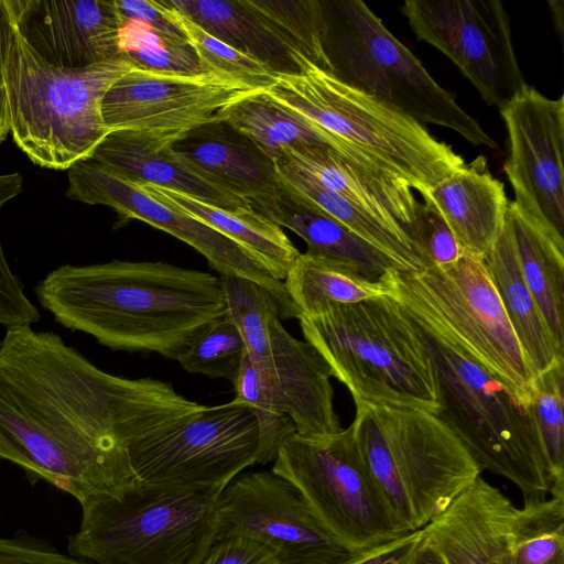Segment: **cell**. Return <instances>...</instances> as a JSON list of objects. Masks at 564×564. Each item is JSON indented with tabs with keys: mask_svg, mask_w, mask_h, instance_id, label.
<instances>
[{
	"mask_svg": "<svg viewBox=\"0 0 564 564\" xmlns=\"http://www.w3.org/2000/svg\"><path fill=\"white\" fill-rule=\"evenodd\" d=\"M499 109L508 134L503 171L512 202L564 241V96L550 99L525 84Z\"/></svg>",
	"mask_w": 564,
	"mask_h": 564,
	"instance_id": "obj_18",
	"label": "cell"
},
{
	"mask_svg": "<svg viewBox=\"0 0 564 564\" xmlns=\"http://www.w3.org/2000/svg\"><path fill=\"white\" fill-rule=\"evenodd\" d=\"M35 294L68 329L115 350L175 360L226 313L220 278L161 261L65 264L41 280Z\"/></svg>",
	"mask_w": 564,
	"mask_h": 564,
	"instance_id": "obj_2",
	"label": "cell"
},
{
	"mask_svg": "<svg viewBox=\"0 0 564 564\" xmlns=\"http://www.w3.org/2000/svg\"><path fill=\"white\" fill-rule=\"evenodd\" d=\"M506 220L518 262L557 352L564 357V241L509 202Z\"/></svg>",
	"mask_w": 564,
	"mask_h": 564,
	"instance_id": "obj_28",
	"label": "cell"
},
{
	"mask_svg": "<svg viewBox=\"0 0 564 564\" xmlns=\"http://www.w3.org/2000/svg\"><path fill=\"white\" fill-rule=\"evenodd\" d=\"M413 241L423 258L424 267L452 264L465 253L437 210L424 200L416 208Z\"/></svg>",
	"mask_w": 564,
	"mask_h": 564,
	"instance_id": "obj_41",
	"label": "cell"
},
{
	"mask_svg": "<svg viewBox=\"0 0 564 564\" xmlns=\"http://www.w3.org/2000/svg\"><path fill=\"white\" fill-rule=\"evenodd\" d=\"M234 535L264 544L282 564H348L367 552L346 546L272 470L237 476L220 491L214 541Z\"/></svg>",
	"mask_w": 564,
	"mask_h": 564,
	"instance_id": "obj_14",
	"label": "cell"
},
{
	"mask_svg": "<svg viewBox=\"0 0 564 564\" xmlns=\"http://www.w3.org/2000/svg\"><path fill=\"white\" fill-rule=\"evenodd\" d=\"M273 463L271 470L289 480L349 549L369 551L409 533L370 477L350 425L325 437L294 433Z\"/></svg>",
	"mask_w": 564,
	"mask_h": 564,
	"instance_id": "obj_11",
	"label": "cell"
},
{
	"mask_svg": "<svg viewBox=\"0 0 564 564\" xmlns=\"http://www.w3.org/2000/svg\"><path fill=\"white\" fill-rule=\"evenodd\" d=\"M221 490L139 480L82 506L68 552L95 564H199L215 540Z\"/></svg>",
	"mask_w": 564,
	"mask_h": 564,
	"instance_id": "obj_8",
	"label": "cell"
},
{
	"mask_svg": "<svg viewBox=\"0 0 564 564\" xmlns=\"http://www.w3.org/2000/svg\"><path fill=\"white\" fill-rule=\"evenodd\" d=\"M90 158L133 182L172 189L223 208L249 207L186 164L171 148H156L128 132L108 133Z\"/></svg>",
	"mask_w": 564,
	"mask_h": 564,
	"instance_id": "obj_25",
	"label": "cell"
},
{
	"mask_svg": "<svg viewBox=\"0 0 564 564\" xmlns=\"http://www.w3.org/2000/svg\"><path fill=\"white\" fill-rule=\"evenodd\" d=\"M248 350L237 326L225 313L204 326L176 360L191 373L235 381Z\"/></svg>",
	"mask_w": 564,
	"mask_h": 564,
	"instance_id": "obj_37",
	"label": "cell"
},
{
	"mask_svg": "<svg viewBox=\"0 0 564 564\" xmlns=\"http://www.w3.org/2000/svg\"><path fill=\"white\" fill-rule=\"evenodd\" d=\"M422 539V530L413 531L373 547L348 564H408Z\"/></svg>",
	"mask_w": 564,
	"mask_h": 564,
	"instance_id": "obj_45",
	"label": "cell"
},
{
	"mask_svg": "<svg viewBox=\"0 0 564 564\" xmlns=\"http://www.w3.org/2000/svg\"><path fill=\"white\" fill-rule=\"evenodd\" d=\"M13 22L6 0H0V88L4 89V65L11 45Z\"/></svg>",
	"mask_w": 564,
	"mask_h": 564,
	"instance_id": "obj_46",
	"label": "cell"
},
{
	"mask_svg": "<svg viewBox=\"0 0 564 564\" xmlns=\"http://www.w3.org/2000/svg\"><path fill=\"white\" fill-rule=\"evenodd\" d=\"M206 32L271 67L275 73L297 69L286 51L241 6L239 0H166Z\"/></svg>",
	"mask_w": 564,
	"mask_h": 564,
	"instance_id": "obj_31",
	"label": "cell"
},
{
	"mask_svg": "<svg viewBox=\"0 0 564 564\" xmlns=\"http://www.w3.org/2000/svg\"><path fill=\"white\" fill-rule=\"evenodd\" d=\"M20 173L0 174V210L22 191ZM40 321L36 306L23 291L20 279L11 271L0 239V325L31 326Z\"/></svg>",
	"mask_w": 564,
	"mask_h": 564,
	"instance_id": "obj_40",
	"label": "cell"
},
{
	"mask_svg": "<svg viewBox=\"0 0 564 564\" xmlns=\"http://www.w3.org/2000/svg\"><path fill=\"white\" fill-rule=\"evenodd\" d=\"M305 340L355 404L438 410L433 367L402 307L390 296L328 307L302 316Z\"/></svg>",
	"mask_w": 564,
	"mask_h": 564,
	"instance_id": "obj_5",
	"label": "cell"
},
{
	"mask_svg": "<svg viewBox=\"0 0 564 564\" xmlns=\"http://www.w3.org/2000/svg\"><path fill=\"white\" fill-rule=\"evenodd\" d=\"M10 132L6 90L0 88V143Z\"/></svg>",
	"mask_w": 564,
	"mask_h": 564,
	"instance_id": "obj_49",
	"label": "cell"
},
{
	"mask_svg": "<svg viewBox=\"0 0 564 564\" xmlns=\"http://www.w3.org/2000/svg\"><path fill=\"white\" fill-rule=\"evenodd\" d=\"M263 91L217 74L134 68L107 90L101 117L108 133L123 131L156 148H171L192 130L224 120L231 106Z\"/></svg>",
	"mask_w": 564,
	"mask_h": 564,
	"instance_id": "obj_13",
	"label": "cell"
},
{
	"mask_svg": "<svg viewBox=\"0 0 564 564\" xmlns=\"http://www.w3.org/2000/svg\"><path fill=\"white\" fill-rule=\"evenodd\" d=\"M199 564H282L264 544L234 535L213 542Z\"/></svg>",
	"mask_w": 564,
	"mask_h": 564,
	"instance_id": "obj_42",
	"label": "cell"
},
{
	"mask_svg": "<svg viewBox=\"0 0 564 564\" xmlns=\"http://www.w3.org/2000/svg\"><path fill=\"white\" fill-rule=\"evenodd\" d=\"M517 507L478 476L421 530L445 564H511Z\"/></svg>",
	"mask_w": 564,
	"mask_h": 564,
	"instance_id": "obj_20",
	"label": "cell"
},
{
	"mask_svg": "<svg viewBox=\"0 0 564 564\" xmlns=\"http://www.w3.org/2000/svg\"><path fill=\"white\" fill-rule=\"evenodd\" d=\"M134 68L123 58L75 69L52 66L28 46L13 24L4 90L14 143L33 163L52 170H68L90 158L108 134L102 98Z\"/></svg>",
	"mask_w": 564,
	"mask_h": 564,
	"instance_id": "obj_7",
	"label": "cell"
},
{
	"mask_svg": "<svg viewBox=\"0 0 564 564\" xmlns=\"http://www.w3.org/2000/svg\"><path fill=\"white\" fill-rule=\"evenodd\" d=\"M482 262L534 375L563 362L524 281L506 219Z\"/></svg>",
	"mask_w": 564,
	"mask_h": 564,
	"instance_id": "obj_27",
	"label": "cell"
},
{
	"mask_svg": "<svg viewBox=\"0 0 564 564\" xmlns=\"http://www.w3.org/2000/svg\"><path fill=\"white\" fill-rule=\"evenodd\" d=\"M120 57L143 70L194 75L203 73L189 44L172 43L138 21L124 20Z\"/></svg>",
	"mask_w": 564,
	"mask_h": 564,
	"instance_id": "obj_39",
	"label": "cell"
},
{
	"mask_svg": "<svg viewBox=\"0 0 564 564\" xmlns=\"http://www.w3.org/2000/svg\"><path fill=\"white\" fill-rule=\"evenodd\" d=\"M263 95L344 158L405 182L421 196L465 162L424 124L305 58Z\"/></svg>",
	"mask_w": 564,
	"mask_h": 564,
	"instance_id": "obj_3",
	"label": "cell"
},
{
	"mask_svg": "<svg viewBox=\"0 0 564 564\" xmlns=\"http://www.w3.org/2000/svg\"><path fill=\"white\" fill-rule=\"evenodd\" d=\"M283 282L301 317L389 293L381 280L369 281L343 265L305 252L299 256Z\"/></svg>",
	"mask_w": 564,
	"mask_h": 564,
	"instance_id": "obj_32",
	"label": "cell"
},
{
	"mask_svg": "<svg viewBox=\"0 0 564 564\" xmlns=\"http://www.w3.org/2000/svg\"><path fill=\"white\" fill-rule=\"evenodd\" d=\"M401 12L417 40L448 57L484 101L501 108L527 83L499 0H405Z\"/></svg>",
	"mask_w": 564,
	"mask_h": 564,
	"instance_id": "obj_15",
	"label": "cell"
},
{
	"mask_svg": "<svg viewBox=\"0 0 564 564\" xmlns=\"http://www.w3.org/2000/svg\"><path fill=\"white\" fill-rule=\"evenodd\" d=\"M434 371L435 412L481 470L513 482L524 499L553 490L551 473L530 404L473 359L451 337L404 310Z\"/></svg>",
	"mask_w": 564,
	"mask_h": 564,
	"instance_id": "obj_4",
	"label": "cell"
},
{
	"mask_svg": "<svg viewBox=\"0 0 564 564\" xmlns=\"http://www.w3.org/2000/svg\"><path fill=\"white\" fill-rule=\"evenodd\" d=\"M350 426L370 477L408 532L480 476L459 438L430 412L360 403Z\"/></svg>",
	"mask_w": 564,
	"mask_h": 564,
	"instance_id": "obj_6",
	"label": "cell"
},
{
	"mask_svg": "<svg viewBox=\"0 0 564 564\" xmlns=\"http://www.w3.org/2000/svg\"><path fill=\"white\" fill-rule=\"evenodd\" d=\"M155 3L185 35L199 59L203 73L227 76L262 90L275 83L278 73L268 65L213 36L166 0Z\"/></svg>",
	"mask_w": 564,
	"mask_h": 564,
	"instance_id": "obj_35",
	"label": "cell"
},
{
	"mask_svg": "<svg viewBox=\"0 0 564 564\" xmlns=\"http://www.w3.org/2000/svg\"><path fill=\"white\" fill-rule=\"evenodd\" d=\"M278 180L271 195L248 205L300 236L307 245L305 253L343 265L369 281H380L390 269L399 268L381 251L307 205L279 176Z\"/></svg>",
	"mask_w": 564,
	"mask_h": 564,
	"instance_id": "obj_24",
	"label": "cell"
},
{
	"mask_svg": "<svg viewBox=\"0 0 564 564\" xmlns=\"http://www.w3.org/2000/svg\"><path fill=\"white\" fill-rule=\"evenodd\" d=\"M28 46L59 68H84L121 58L124 19L113 0H6Z\"/></svg>",
	"mask_w": 564,
	"mask_h": 564,
	"instance_id": "obj_19",
	"label": "cell"
},
{
	"mask_svg": "<svg viewBox=\"0 0 564 564\" xmlns=\"http://www.w3.org/2000/svg\"><path fill=\"white\" fill-rule=\"evenodd\" d=\"M186 164L247 204L278 187L274 162L226 121L198 127L171 145Z\"/></svg>",
	"mask_w": 564,
	"mask_h": 564,
	"instance_id": "obj_22",
	"label": "cell"
},
{
	"mask_svg": "<svg viewBox=\"0 0 564 564\" xmlns=\"http://www.w3.org/2000/svg\"><path fill=\"white\" fill-rule=\"evenodd\" d=\"M274 164L308 176L413 241L420 200L405 182L357 164L326 145L282 148Z\"/></svg>",
	"mask_w": 564,
	"mask_h": 564,
	"instance_id": "obj_21",
	"label": "cell"
},
{
	"mask_svg": "<svg viewBox=\"0 0 564 564\" xmlns=\"http://www.w3.org/2000/svg\"><path fill=\"white\" fill-rule=\"evenodd\" d=\"M258 24L289 54L335 74L327 52V10L317 0H239Z\"/></svg>",
	"mask_w": 564,
	"mask_h": 564,
	"instance_id": "obj_30",
	"label": "cell"
},
{
	"mask_svg": "<svg viewBox=\"0 0 564 564\" xmlns=\"http://www.w3.org/2000/svg\"><path fill=\"white\" fill-rule=\"evenodd\" d=\"M564 361L532 381L531 411L553 482L552 496H564Z\"/></svg>",
	"mask_w": 564,
	"mask_h": 564,
	"instance_id": "obj_36",
	"label": "cell"
},
{
	"mask_svg": "<svg viewBox=\"0 0 564 564\" xmlns=\"http://www.w3.org/2000/svg\"><path fill=\"white\" fill-rule=\"evenodd\" d=\"M224 121L273 162L282 148L327 147L316 132L278 107L263 93L231 106L225 111Z\"/></svg>",
	"mask_w": 564,
	"mask_h": 564,
	"instance_id": "obj_33",
	"label": "cell"
},
{
	"mask_svg": "<svg viewBox=\"0 0 564 564\" xmlns=\"http://www.w3.org/2000/svg\"><path fill=\"white\" fill-rule=\"evenodd\" d=\"M140 184L155 198L200 220L236 242L278 280L284 281L301 254L280 226L250 206L228 209L172 189Z\"/></svg>",
	"mask_w": 564,
	"mask_h": 564,
	"instance_id": "obj_26",
	"label": "cell"
},
{
	"mask_svg": "<svg viewBox=\"0 0 564 564\" xmlns=\"http://www.w3.org/2000/svg\"><path fill=\"white\" fill-rule=\"evenodd\" d=\"M408 564H445V562L422 536Z\"/></svg>",
	"mask_w": 564,
	"mask_h": 564,
	"instance_id": "obj_47",
	"label": "cell"
},
{
	"mask_svg": "<svg viewBox=\"0 0 564 564\" xmlns=\"http://www.w3.org/2000/svg\"><path fill=\"white\" fill-rule=\"evenodd\" d=\"M336 31L328 24L327 52L335 75L382 99L420 123L462 135L474 145L498 143L443 88L361 0H340ZM328 21V20H327Z\"/></svg>",
	"mask_w": 564,
	"mask_h": 564,
	"instance_id": "obj_10",
	"label": "cell"
},
{
	"mask_svg": "<svg viewBox=\"0 0 564 564\" xmlns=\"http://www.w3.org/2000/svg\"><path fill=\"white\" fill-rule=\"evenodd\" d=\"M0 564H89L28 535L0 536Z\"/></svg>",
	"mask_w": 564,
	"mask_h": 564,
	"instance_id": "obj_43",
	"label": "cell"
},
{
	"mask_svg": "<svg viewBox=\"0 0 564 564\" xmlns=\"http://www.w3.org/2000/svg\"><path fill=\"white\" fill-rule=\"evenodd\" d=\"M66 197L88 205L115 209L122 220L137 219L161 229L187 243L221 275L251 280L276 301L280 318H300L284 282L275 279L249 252L198 219L169 206L130 181L91 158L68 169Z\"/></svg>",
	"mask_w": 564,
	"mask_h": 564,
	"instance_id": "obj_17",
	"label": "cell"
},
{
	"mask_svg": "<svg viewBox=\"0 0 564 564\" xmlns=\"http://www.w3.org/2000/svg\"><path fill=\"white\" fill-rule=\"evenodd\" d=\"M549 7L551 11L552 21L555 28V31L563 42V33H564V2L562 0H553L549 1Z\"/></svg>",
	"mask_w": 564,
	"mask_h": 564,
	"instance_id": "obj_48",
	"label": "cell"
},
{
	"mask_svg": "<svg viewBox=\"0 0 564 564\" xmlns=\"http://www.w3.org/2000/svg\"><path fill=\"white\" fill-rule=\"evenodd\" d=\"M226 314L241 334L248 355L258 358L268 343L269 324L280 316L274 297L256 282L231 275L220 276Z\"/></svg>",
	"mask_w": 564,
	"mask_h": 564,
	"instance_id": "obj_38",
	"label": "cell"
},
{
	"mask_svg": "<svg viewBox=\"0 0 564 564\" xmlns=\"http://www.w3.org/2000/svg\"><path fill=\"white\" fill-rule=\"evenodd\" d=\"M279 178L307 205L337 221L347 230L389 257L400 269L421 270L423 258L414 242L355 207L308 176L275 164Z\"/></svg>",
	"mask_w": 564,
	"mask_h": 564,
	"instance_id": "obj_29",
	"label": "cell"
},
{
	"mask_svg": "<svg viewBox=\"0 0 564 564\" xmlns=\"http://www.w3.org/2000/svg\"><path fill=\"white\" fill-rule=\"evenodd\" d=\"M203 408L169 382L108 373L51 332L14 326L0 341V458L80 506L135 485L129 447Z\"/></svg>",
	"mask_w": 564,
	"mask_h": 564,
	"instance_id": "obj_1",
	"label": "cell"
},
{
	"mask_svg": "<svg viewBox=\"0 0 564 564\" xmlns=\"http://www.w3.org/2000/svg\"><path fill=\"white\" fill-rule=\"evenodd\" d=\"M260 375L246 395L263 441L276 443L295 433L325 437L341 427L334 408L332 370L306 340L293 337L280 316L269 324L268 343L258 358H250Z\"/></svg>",
	"mask_w": 564,
	"mask_h": 564,
	"instance_id": "obj_16",
	"label": "cell"
},
{
	"mask_svg": "<svg viewBox=\"0 0 564 564\" xmlns=\"http://www.w3.org/2000/svg\"><path fill=\"white\" fill-rule=\"evenodd\" d=\"M511 564H564V496L527 498L517 508Z\"/></svg>",
	"mask_w": 564,
	"mask_h": 564,
	"instance_id": "obj_34",
	"label": "cell"
},
{
	"mask_svg": "<svg viewBox=\"0 0 564 564\" xmlns=\"http://www.w3.org/2000/svg\"><path fill=\"white\" fill-rule=\"evenodd\" d=\"M124 20L138 21L161 37L176 44H188L185 35L159 9L155 1L113 0Z\"/></svg>",
	"mask_w": 564,
	"mask_h": 564,
	"instance_id": "obj_44",
	"label": "cell"
},
{
	"mask_svg": "<svg viewBox=\"0 0 564 564\" xmlns=\"http://www.w3.org/2000/svg\"><path fill=\"white\" fill-rule=\"evenodd\" d=\"M401 307L458 344L530 404L535 377L508 321L482 257L465 252L447 265L390 269L381 279Z\"/></svg>",
	"mask_w": 564,
	"mask_h": 564,
	"instance_id": "obj_9",
	"label": "cell"
},
{
	"mask_svg": "<svg viewBox=\"0 0 564 564\" xmlns=\"http://www.w3.org/2000/svg\"><path fill=\"white\" fill-rule=\"evenodd\" d=\"M260 432L250 406L237 399L205 406L128 449L139 480L224 489L257 464Z\"/></svg>",
	"mask_w": 564,
	"mask_h": 564,
	"instance_id": "obj_12",
	"label": "cell"
},
{
	"mask_svg": "<svg viewBox=\"0 0 564 564\" xmlns=\"http://www.w3.org/2000/svg\"><path fill=\"white\" fill-rule=\"evenodd\" d=\"M465 252L482 257L503 226L509 200L505 185L478 156L433 186L425 196Z\"/></svg>",
	"mask_w": 564,
	"mask_h": 564,
	"instance_id": "obj_23",
	"label": "cell"
}]
</instances>
